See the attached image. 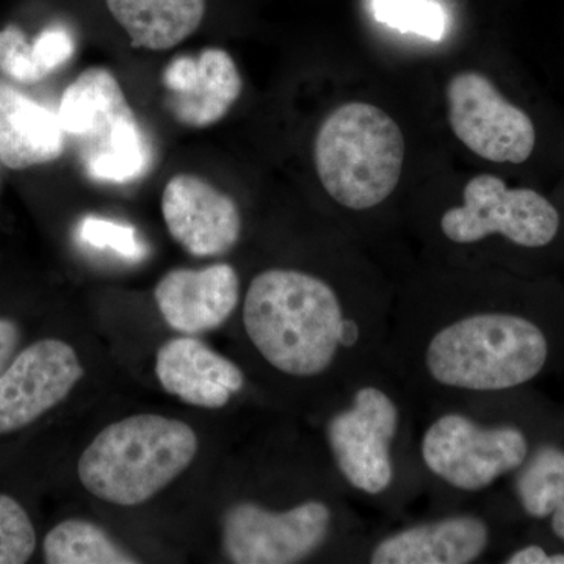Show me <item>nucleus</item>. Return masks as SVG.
Masks as SVG:
<instances>
[{
  "label": "nucleus",
  "instance_id": "1",
  "mask_svg": "<svg viewBox=\"0 0 564 564\" xmlns=\"http://www.w3.org/2000/svg\"><path fill=\"white\" fill-rule=\"evenodd\" d=\"M496 282L434 278L393 299L386 361L419 403L522 392L556 362L562 317Z\"/></svg>",
  "mask_w": 564,
  "mask_h": 564
},
{
  "label": "nucleus",
  "instance_id": "2",
  "mask_svg": "<svg viewBox=\"0 0 564 564\" xmlns=\"http://www.w3.org/2000/svg\"><path fill=\"white\" fill-rule=\"evenodd\" d=\"M395 293L361 274L347 282L272 267L245 293V336L259 359L284 380L310 384L322 399L386 358Z\"/></svg>",
  "mask_w": 564,
  "mask_h": 564
},
{
  "label": "nucleus",
  "instance_id": "3",
  "mask_svg": "<svg viewBox=\"0 0 564 564\" xmlns=\"http://www.w3.org/2000/svg\"><path fill=\"white\" fill-rule=\"evenodd\" d=\"M419 417L421 404L386 359L323 399V458L352 503L395 519L423 497Z\"/></svg>",
  "mask_w": 564,
  "mask_h": 564
},
{
  "label": "nucleus",
  "instance_id": "4",
  "mask_svg": "<svg viewBox=\"0 0 564 564\" xmlns=\"http://www.w3.org/2000/svg\"><path fill=\"white\" fill-rule=\"evenodd\" d=\"M516 393L419 403L417 456L429 510L488 496L521 469L538 441L513 411Z\"/></svg>",
  "mask_w": 564,
  "mask_h": 564
},
{
  "label": "nucleus",
  "instance_id": "5",
  "mask_svg": "<svg viewBox=\"0 0 564 564\" xmlns=\"http://www.w3.org/2000/svg\"><path fill=\"white\" fill-rule=\"evenodd\" d=\"M369 529L345 494L310 500L272 513L252 500L223 516V554L236 564H296L333 552L336 562L358 564Z\"/></svg>",
  "mask_w": 564,
  "mask_h": 564
},
{
  "label": "nucleus",
  "instance_id": "6",
  "mask_svg": "<svg viewBox=\"0 0 564 564\" xmlns=\"http://www.w3.org/2000/svg\"><path fill=\"white\" fill-rule=\"evenodd\" d=\"M198 436L187 423L139 414L106 426L82 454L77 473L93 496L137 507L165 489L191 466Z\"/></svg>",
  "mask_w": 564,
  "mask_h": 564
},
{
  "label": "nucleus",
  "instance_id": "7",
  "mask_svg": "<svg viewBox=\"0 0 564 564\" xmlns=\"http://www.w3.org/2000/svg\"><path fill=\"white\" fill-rule=\"evenodd\" d=\"M403 162L402 129L373 104L336 107L315 135V172L323 191L352 214L377 209L391 198Z\"/></svg>",
  "mask_w": 564,
  "mask_h": 564
},
{
  "label": "nucleus",
  "instance_id": "8",
  "mask_svg": "<svg viewBox=\"0 0 564 564\" xmlns=\"http://www.w3.org/2000/svg\"><path fill=\"white\" fill-rule=\"evenodd\" d=\"M507 508L494 492L473 502L386 519L369 530L358 564L499 562Z\"/></svg>",
  "mask_w": 564,
  "mask_h": 564
},
{
  "label": "nucleus",
  "instance_id": "9",
  "mask_svg": "<svg viewBox=\"0 0 564 564\" xmlns=\"http://www.w3.org/2000/svg\"><path fill=\"white\" fill-rule=\"evenodd\" d=\"M58 120L76 140L91 180L128 184L148 172L150 143L111 70L93 66L80 73L63 93Z\"/></svg>",
  "mask_w": 564,
  "mask_h": 564
},
{
  "label": "nucleus",
  "instance_id": "10",
  "mask_svg": "<svg viewBox=\"0 0 564 564\" xmlns=\"http://www.w3.org/2000/svg\"><path fill=\"white\" fill-rule=\"evenodd\" d=\"M562 231L555 204L533 188L510 187L502 177L478 174L463 188L458 206L437 217L441 242L458 250L500 240L525 251L551 247Z\"/></svg>",
  "mask_w": 564,
  "mask_h": 564
},
{
  "label": "nucleus",
  "instance_id": "11",
  "mask_svg": "<svg viewBox=\"0 0 564 564\" xmlns=\"http://www.w3.org/2000/svg\"><path fill=\"white\" fill-rule=\"evenodd\" d=\"M448 124L478 158L521 165L532 158L536 128L521 107L497 90L484 74L463 70L447 84Z\"/></svg>",
  "mask_w": 564,
  "mask_h": 564
},
{
  "label": "nucleus",
  "instance_id": "12",
  "mask_svg": "<svg viewBox=\"0 0 564 564\" xmlns=\"http://www.w3.org/2000/svg\"><path fill=\"white\" fill-rule=\"evenodd\" d=\"M85 370L70 345L44 339L14 356L0 375V434L31 425L62 403Z\"/></svg>",
  "mask_w": 564,
  "mask_h": 564
},
{
  "label": "nucleus",
  "instance_id": "13",
  "mask_svg": "<svg viewBox=\"0 0 564 564\" xmlns=\"http://www.w3.org/2000/svg\"><path fill=\"white\" fill-rule=\"evenodd\" d=\"M162 214L174 242L196 258L226 254L242 236L239 204L196 174L181 173L169 181Z\"/></svg>",
  "mask_w": 564,
  "mask_h": 564
},
{
  "label": "nucleus",
  "instance_id": "14",
  "mask_svg": "<svg viewBox=\"0 0 564 564\" xmlns=\"http://www.w3.org/2000/svg\"><path fill=\"white\" fill-rule=\"evenodd\" d=\"M165 106L174 120L192 129L221 121L242 95L243 82L228 51L206 47L196 57L177 55L162 73Z\"/></svg>",
  "mask_w": 564,
  "mask_h": 564
},
{
  "label": "nucleus",
  "instance_id": "15",
  "mask_svg": "<svg viewBox=\"0 0 564 564\" xmlns=\"http://www.w3.org/2000/svg\"><path fill=\"white\" fill-rule=\"evenodd\" d=\"M154 299L176 332H210L220 328L239 306L240 276L229 263L172 270L155 285Z\"/></svg>",
  "mask_w": 564,
  "mask_h": 564
},
{
  "label": "nucleus",
  "instance_id": "16",
  "mask_svg": "<svg viewBox=\"0 0 564 564\" xmlns=\"http://www.w3.org/2000/svg\"><path fill=\"white\" fill-rule=\"evenodd\" d=\"M155 375L166 392L207 410L225 408L247 384L236 362L193 337L163 344L155 359Z\"/></svg>",
  "mask_w": 564,
  "mask_h": 564
},
{
  "label": "nucleus",
  "instance_id": "17",
  "mask_svg": "<svg viewBox=\"0 0 564 564\" xmlns=\"http://www.w3.org/2000/svg\"><path fill=\"white\" fill-rule=\"evenodd\" d=\"M58 115L0 80V162L28 170L57 161L65 150Z\"/></svg>",
  "mask_w": 564,
  "mask_h": 564
},
{
  "label": "nucleus",
  "instance_id": "18",
  "mask_svg": "<svg viewBox=\"0 0 564 564\" xmlns=\"http://www.w3.org/2000/svg\"><path fill=\"white\" fill-rule=\"evenodd\" d=\"M133 47L169 51L198 31L207 0H106Z\"/></svg>",
  "mask_w": 564,
  "mask_h": 564
},
{
  "label": "nucleus",
  "instance_id": "19",
  "mask_svg": "<svg viewBox=\"0 0 564 564\" xmlns=\"http://www.w3.org/2000/svg\"><path fill=\"white\" fill-rule=\"evenodd\" d=\"M516 510L534 522H547L564 499V444L540 440L510 478Z\"/></svg>",
  "mask_w": 564,
  "mask_h": 564
},
{
  "label": "nucleus",
  "instance_id": "20",
  "mask_svg": "<svg viewBox=\"0 0 564 564\" xmlns=\"http://www.w3.org/2000/svg\"><path fill=\"white\" fill-rule=\"evenodd\" d=\"M44 560L50 564H135L101 527L82 519L55 525L44 538Z\"/></svg>",
  "mask_w": 564,
  "mask_h": 564
},
{
  "label": "nucleus",
  "instance_id": "21",
  "mask_svg": "<svg viewBox=\"0 0 564 564\" xmlns=\"http://www.w3.org/2000/svg\"><path fill=\"white\" fill-rule=\"evenodd\" d=\"M375 20L422 39L443 40L447 17L436 0H372Z\"/></svg>",
  "mask_w": 564,
  "mask_h": 564
},
{
  "label": "nucleus",
  "instance_id": "22",
  "mask_svg": "<svg viewBox=\"0 0 564 564\" xmlns=\"http://www.w3.org/2000/svg\"><path fill=\"white\" fill-rule=\"evenodd\" d=\"M35 529L13 497L0 494V564L28 563L35 552Z\"/></svg>",
  "mask_w": 564,
  "mask_h": 564
},
{
  "label": "nucleus",
  "instance_id": "23",
  "mask_svg": "<svg viewBox=\"0 0 564 564\" xmlns=\"http://www.w3.org/2000/svg\"><path fill=\"white\" fill-rule=\"evenodd\" d=\"M0 73L20 84H36L50 76L36 61L33 41L18 28L0 31Z\"/></svg>",
  "mask_w": 564,
  "mask_h": 564
},
{
  "label": "nucleus",
  "instance_id": "24",
  "mask_svg": "<svg viewBox=\"0 0 564 564\" xmlns=\"http://www.w3.org/2000/svg\"><path fill=\"white\" fill-rule=\"evenodd\" d=\"M79 234L80 239L91 247L113 250L124 258L140 259L147 252L135 229L121 225V223L106 220V218H85L82 221Z\"/></svg>",
  "mask_w": 564,
  "mask_h": 564
},
{
  "label": "nucleus",
  "instance_id": "25",
  "mask_svg": "<svg viewBox=\"0 0 564 564\" xmlns=\"http://www.w3.org/2000/svg\"><path fill=\"white\" fill-rule=\"evenodd\" d=\"M33 51L41 68L51 74L73 57V36L62 28L46 29L33 41Z\"/></svg>",
  "mask_w": 564,
  "mask_h": 564
},
{
  "label": "nucleus",
  "instance_id": "26",
  "mask_svg": "<svg viewBox=\"0 0 564 564\" xmlns=\"http://www.w3.org/2000/svg\"><path fill=\"white\" fill-rule=\"evenodd\" d=\"M503 564H564V551L549 549L541 543H525L508 547L499 560Z\"/></svg>",
  "mask_w": 564,
  "mask_h": 564
},
{
  "label": "nucleus",
  "instance_id": "27",
  "mask_svg": "<svg viewBox=\"0 0 564 564\" xmlns=\"http://www.w3.org/2000/svg\"><path fill=\"white\" fill-rule=\"evenodd\" d=\"M20 337L17 323L0 318V375L6 372L7 367L13 361Z\"/></svg>",
  "mask_w": 564,
  "mask_h": 564
},
{
  "label": "nucleus",
  "instance_id": "28",
  "mask_svg": "<svg viewBox=\"0 0 564 564\" xmlns=\"http://www.w3.org/2000/svg\"><path fill=\"white\" fill-rule=\"evenodd\" d=\"M545 524H547L549 532H551L552 536H554L560 544L564 545V499L562 503L556 507V510Z\"/></svg>",
  "mask_w": 564,
  "mask_h": 564
}]
</instances>
